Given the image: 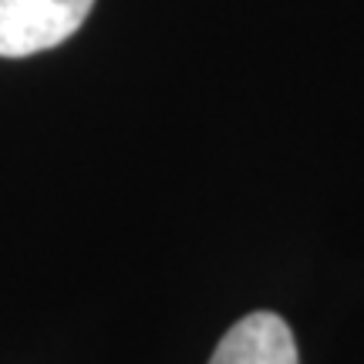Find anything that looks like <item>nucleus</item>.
<instances>
[{"label":"nucleus","instance_id":"obj_1","mask_svg":"<svg viewBox=\"0 0 364 364\" xmlns=\"http://www.w3.org/2000/svg\"><path fill=\"white\" fill-rule=\"evenodd\" d=\"M95 0H0V58L58 48L88 21Z\"/></svg>","mask_w":364,"mask_h":364},{"label":"nucleus","instance_id":"obj_2","mask_svg":"<svg viewBox=\"0 0 364 364\" xmlns=\"http://www.w3.org/2000/svg\"><path fill=\"white\" fill-rule=\"evenodd\" d=\"M209 364H300V358L294 331L284 317L273 311H253L223 334Z\"/></svg>","mask_w":364,"mask_h":364}]
</instances>
